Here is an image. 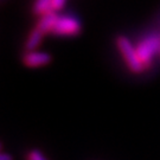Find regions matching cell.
Returning <instances> with one entry per match:
<instances>
[{
  "instance_id": "cell-3",
  "label": "cell",
  "mask_w": 160,
  "mask_h": 160,
  "mask_svg": "<svg viewBox=\"0 0 160 160\" xmlns=\"http://www.w3.org/2000/svg\"><path fill=\"white\" fill-rule=\"evenodd\" d=\"M82 32V22L74 14L57 13L50 34L56 37H76Z\"/></svg>"
},
{
  "instance_id": "cell-1",
  "label": "cell",
  "mask_w": 160,
  "mask_h": 160,
  "mask_svg": "<svg viewBox=\"0 0 160 160\" xmlns=\"http://www.w3.org/2000/svg\"><path fill=\"white\" fill-rule=\"evenodd\" d=\"M115 46L119 51L126 68L134 75L143 74L146 69L139 57L135 44L125 34H119L115 38Z\"/></svg>"
},
{
  "instance_id": "cell-2",
  "label": "cell",
  "mask_w": 160,
  "mask_h": 160,
  "mask_svg": "<svg viewBox=\"0 0 160 160\" xmlns=\"http://www.w3.org/2000/svg\"><path fill=\"white\" fill-rule=\"evenodd\" d=\"M139 57L146 70H148L160 55V31H149L145 33L135 44Z\"/></svg>"
},
{
  "instance_id": "cell-8",
  "label": "cell",
  "mask_w": 160,
  "mask_h": 160,
  "mask_svg": "<svg viewBox=\"0 0 160 160\" xmlns=\"http://www.w3.org/2000/svg\"><path fill=\"white\" fill-rule=\"evenodd\" d=\"M67 0H51V5H50V11L53 12H61L64 8Z\"/></svg>"
},
{
  "instance_id": "cell-9",
  "label": "cell",
  "mask_w": 160,
  "mask_h": 160,
  "mask_svg": "<svg viewBox=\"0 0 160 160\" xmlns=\"http://www.w3.org/2000/svg\"><path fill=\"white\" fill-rule=\"evenodd\" d=\"M0 160H13V157H12L10 153L1 152V154H0Z\"/></svg>"
},
{
  "instance_id": "cell-6",
  "label": "cell",
  "mask_w": 160,
  "mask_h": 160,
  "mask_svg": "<svg viewBox=\"0 0 160 160\" xmlns=\"http://www.w3.org/2000/svg\"><path fill=\"white\" fill-rule=\"evenodd\" d=\"M50 5H51V0H34L32 5V12L34 13V16L39 17L50 11Z\"/></svg>"
},
{
  "instance_id": "cell-5",
  "label": "cell",
  "mask_w": 160,
  "mask_h": 160,
  "mask_svg": "<svg viewBox=\"0 0 160 160\" xmlns=\"http://www.w3.org/2000/svg\"><path fill=\"white\" fill-rule=\"evenodd\" d=\"M45 36L46 34L39 28L34 26L33 29L29 32V34L26 36V39L24 42V49H25V51L38 49Z\"/></svg>"
},
{
  "instance_id": "cell-4",
  "label": "cell",
  "mask_w": 160,
  "mask_h": 160,
  "mask_svg": "<svg viewBox=\"0 0 160 160\" xmlns=\"http://www.w3.org/2000/svg\"><path fill=\"white\" fill-rule=\"evenodd\" d=\"M52 61V56L46 51L36 49V50H29L25 51L22 56V62L26 68L36 69L45 67L50 64Z\"/></svg>"
},
{
  "instance_id": "cell-7",
  "label": "cell",
  "mask_w": 160,
  "mask_h": 160,
  "mask_svg": "<svg viewBox=\"0 0 160 160\" xmlns=\"http://www.w3.org/2000/svg\"><path fill=\"white\" fill-rule=\"evenodd\" d=\"M26 160H48V159H46L45 155L43 154L40 151H38V149H31L29 153H28Z\"/></svg>"
}]
</instances>
